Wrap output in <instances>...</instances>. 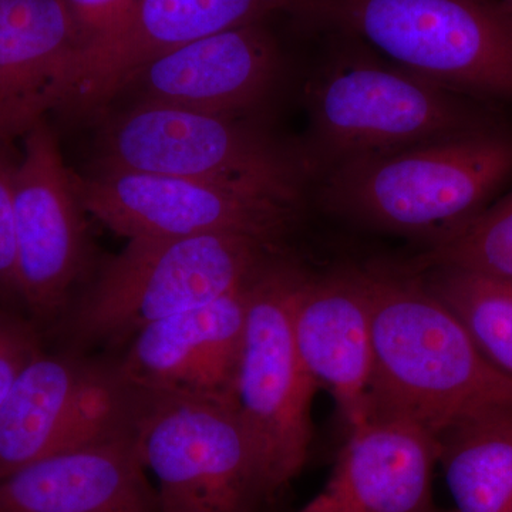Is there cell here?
I'll list each match as a JSON object with an SVG mask.
<instances>
[{"label":"cell","mask_w":512,"mask_h":512,"mask_svg":"<svg viewBox=\"0 0 512 512\" xmlns=\"http://www.w3.org/2000/svg\"><path fill=\"white\" fill-rule=\"evenodd\" d=\"M359 269L372 316L370 417L410 421L437 437L477 414L512 409V380L419 275Z\"/></svg>","instance_id":"cell-1"},{"label":"cell","mask_w":512,"mask_h":512,"mask_svg":"<svg viewBox=\"0 0 512 512\" xmlns=\"http://www.w3.org/2000/svg\"><path fill=\"white\" fill-rule=\"evenodd\" d=\"M326 210L384 232L436 241L488 207L512 177V136L485 127L323 171Z\"/></svg>","instance_id":"cell-2"},{"label":"cell","mask_w":512,"mask_h":512,"mask_svg":"<svg viewBox=\"0 0 512 512\" xmlns=\"http://www.w3.org/2000/svg\"><path fill=\"white\" fill-rule=\"evenodd\" d=\"M284 251L238 234L128 239L59 325L74 346L133 338L244 288Z\"/></svg>","instance_id":"cell-3"},{"label":"cell","mask_w":512,"mask_h":512,"mask_svg":"<svg viewBox=\"0 0 512 512\" xmlns=\"http://www.w3.org/2000/svg\"><path fill=\"white\" fill-rule=\"evenodd\" d=\"M298 18L471 99L512 100V13L504 0H303Z\"/></svg>","instance_id":"cell-4"},{"label":"cell","mask_w":512,"mask_h":512,"mask_svg":"<svg viewBox=\"0 0 512 512\" xmlns=\"http://www.w3.org/2000/svg\"><path fill=\"white\" fill-rule=\"evenodd\" d=\"M93 171L174 175L237 185L302 204L311 170L301 148L289 147L251 117L130 104L97 119Z\"/></svg>","instance_id":"cell-5"},{"label":"cell","mask_w":512,"mask_h":512,"mask_svg":"<svg viewBox=\"0 0 512 512\" xmlns=\"http://www.w3.org/2000/svg\"><path fill=\"white\" fill-rule=\"evenodd\" d=\"M471 97L373 57H345L312 84L311 138L303 148L312 174L357 158L491 127Z\"/></svg>","instance_id":"cell-6"},{"label":"cell","mask_w":512,"mask_h":512,"mask_svg":"<svg viewBox=\"0 0 512 512\" xmlns=\"http://www.w3.org/2000/svg\"><path fill=\"white\" fill-rule=\"evenodd\" d=\"M306 274L284 251L249 286L232 406L254 447L268 497L301 473L311 447L319 386L303 365L291 322L293 296Z\"/></svg>","instance_id":"cell-7"},{"label":"cell","mask_w":512,"mask_h":512,"mask_svg":"<svg viewBox=\"0 0 512 512\" xmlns=\"http://www.w3.org/2000/svg\"><path fill=\"white\" fill-rule=\"evenodd\" d=\"M130 390L131 434L141 463L157 480L158 512L258 510L268 494L234 407Z\"/></svg>","instance_id":"cell-8"},{"label":"cell","mask_w":512,"mask_h":512,"mask_svg":"<svg viewBox=\"0 0 512 512\" xmlns=\"http://www.w3.org/2000/svg\"><path fill=\"white\" fill-rule=\"evenodd\" d=\"M74 185L83 210L128 239L238 234L284 247L301 218L302 204L174 175L92 170Z\"/></svg>","instance_id":"cell-9"},{"label":"cell","mask_w":512,"mask_h":512,"mask_svg":"<svg viewBox=\"0 0 512 512\" xmlns=\"http://www.w3.org/2000/svg\"><path fill=\"white\" fill-rule=\"evenodd\" d=\"M131 390L116 363L43 350L0 404V480L53 454L130 429Z\"/></svg>","instance_id":"cell-10"},{"label":"cell","mask_w":512,"mask_h":512,"mask_svg":"<svg viewBox=\"0 0 512 512\" xmlns=\"http://www.w3.org/2000/svg\"><path fill=\"white\" fill-rule=\"evenodd\" d=\"M84 212L55 131L39 121L16 167L15 238L20 301L40 330L59 325L86 268Z\"/></svg>","instance_id":"cell-11"},{"label":"cell","mask_w":512,"mask_h":512,"mask_svg":"<svg viewBox=\"0 0 512 512\" xmlns=\"http://www.w3.org/2000/svg\"><path fill=\"white\" fill-rule=\"evenodd\" d=\"M282 74L274 33L266 22L251 23L150 60L123 80L106 110L126 101L252 119L272 100Z\"/></svg>","instance_id":"cell-12"},{"label":"cell","mask_w":512,"mask_h":512,"mask_svg":"<svg viewBox=\"0 0 512 512\" xmlns=\"http://www.w3.org/2000/svg\"><path fill=\"white\" fill-rule=\"evenodd\" d=\"M303 0H137L103 45L70 57L59 111L99 119L117 87L156 57L224 30L296 16Z\"/></svg>","instance_id":"cell-13"},{"label":"cell","mask_w":512,"mask_h":512,"mask_svg":"<svg viewBox=\"0 0 512 512\" xmlns=\"http://www.w3.org/2000/svg\"><path fill=\"white\" fill-rule=\"evenodd\" d=\"M252 281L218 301L141 329L116 363L121 379L131 389L232 406Z\"/></svg>","instance_id":"cell-14"},{"label":"cell","mask_w":512,"mask_h":512,"mask_svg":"<svg viewBox=\"0 0 512 512\" xmlns=\"http://www.w3.org/2000/svg\"><path fill=\"white\" fill-rule=\"evenodd\" d=\"M293 338L303 365L326 387L348 430L370 419L372 316L360 269L306 274L291 306Z\"/></svg>","instance_id":"cell-15"},{"label":"cell","mask_w":512,"mask_h":512,"mask_svg":"<svg viewBox=\"0 0 512 512\" xmlns=\"http://www.w3.org/2000/svg\"><path fill=\"white\" fill-rule=\"evenodd\" d=\"M437 437L417 424L370 417L349 430L328 481L296 512H437Z\"/></svg>","instance_id":"cell-16"},{"label":"cell","mask_w":512,"mask_h":512,"mask_svg":"<svg viewBox=\"0 0 512 512\" xmlns=\"http://www.w3.org/2000/svg\"><path fill=\"white\" fill-rule=\"evenodd\" d=\"M0 512H158L131 429L0 480Z\"/></svg>","instance_id":"cell-17"},{"label":"cell","mask_w":512,"mask_h":512,"mask_svg":"<svg viewBox=\"0 0 512 512\" xmlns=\"http://www.w3.org/2000/svg\"><path fill=\"white\" fill-rule=\"evenodd\" d=\"M76 50L62 0H0V144L13 146L59 110Z\"/></svg>","instance_id":"cell-18"},{"label":"cell","mask_w":512,"mask_h":512,"mask_svg":"<svg viewBox=\"0 0 512 512\" xmlns=\"http://www.w3.org/2000/svg\"><path fill=\"white\" fill-rule=\"evenodd\" d=\"M437 444L456 512H512V409L460 421Z\"/></svg>","instance_id":"cell-19"},{"label":"cell","mask_w":512,"mask_h":512,"mask_svg":"<svg viewBox=\"0 0 512 512\" xmlns=\"http://www.w3.org/2000/svg\"><path fill=\"white\" fill-rule=\"evenodd\" d=\"M416 275L456 313L485 359L512 380V279L450 268Z\"/></svg>","instance_id":"cell-20"},{"label":"cell","mask_w":512,"mask_h":512,"mask_svg":"<svg viewBox=\"0 0 512 512\" xmlns=\"http://www.w3.org/2000/svg\"><path fill=\"white\" fill-rule=\"evenodd\" d=\"M400 268L410 274L450 268L512 279V191Z\"/></svg>","instance_id":"cell-21"},{"label":"cell","mask_w":512,"mask_h":512,"mask_svg":"<svg viewBox=\"0 0 512 512\" xmlns=\"http://www.w3.org/2000/svg\"><path fill=\"white\" fill-rule=\"evenodd\" d=\"M13 146L0 144V308L26 315L16 275L15 174Z\"/></svg>","instance_id":"cell-22"},{"label":"cell","mask_w":512,"mask_h":512,"mask_svg":"<svg viewBox=\"0 0 512 512\" xmlns=\"http://www.w3.org/2000/svg\"><path fill=\"white\" fill-rule=\"evenodd\" d=\"M42 352V330L23 313L0 308V404L23 369Z\"/></svg>","instance_id":"cell-23"},{"label":"cell","mask_w":512,"mask_h":512,"mask_svg":"<svg viewBox=\"0 0 512 512\" xmlns=\"http://www.w3.org/2000/svg\"><path fill=\"white\" fill-rule=\"evenodd\" d=\"M76 36L77 53L87 52L116 35L137 0H62Z\"/></svg>","instance_id":"cell-24"},{"label":"cell","mask_w":512,"mask_h":512,"mask_svg":"<svg viewBox=\"0 0 512 512\" xmlns=\"http://www.w3.org/2000/svg\"><path fill=\"white\" fill-rule=\"evenodd\" d=\"M505 6H507L508 10L512 13V0H504Z\"/></svg>","instance_id":"cell-25"}]
</instances>
